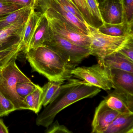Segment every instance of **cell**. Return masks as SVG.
Masks as SVG:
<instances>
[{"label":"cell","instance_id":"1","mask_svg":"<svg viewBox=\"0 0 133 133\" xmlns=\"http://www.w3.org/2000/svg\"><path fill=\"white\" fill-rule=\"evenodd\" d=\"M100 88L83 81L69 79L62 84L56 98L38 115L36 124L48 128L57 115L72 104L84 98H92L100 92Z\"/></svg>","mask_w":133,"mask_h":133},{"label":"cell","instance_id":"2","mask_svg":"<svg viewBox=\"0 0 133 133\" xmlns=\"http://www.w3.org/2000/svg\"><path fill=\"white\" fill-rule=\"evenodd\" d=\"M26 57L33 71L37 72L49 81L64 83L71 79L73 69L59 54L45 46L29 49Z\"/></svg>","mask_w":133,"mask_h":133},{"label":"cell","instance_id":"3","mask_svg":"<svg viewBox=\"0 0 133 133\" xmlns=\"http://www.w3.org/2000/svg\"><path fill=\"white\" fill-rule=\"evenodd\" d=\"M18 55H15L2 68L0 92L13 103L16 110L28 109L24 99L17 94L16 87L18 83L30 82L31 81L17 66L16 61Z\"/></svg>","mask_w":133,"mask_h":133},{"label":"cell","instance_id":"4","mask_svg":"<svg viewBox=\"0 0 133 133\" xmlns=\"http://www.w3.org/2000/svg\"><path fill=\"white\" fill-rule=\"evenodd\" d=\"M43 46H47L58 52L73 69L90 55L89 48L73 44L59 36L52 30L50 40L45 43Z\"/></svg>","mask_w":133,"mask_h":133},{"label":"cell","instance_id":"5","mask_svg":"<svg viewBox=\"0 0 133 133\" xmlns=\"http://www.w3.org/2000/svg\"><path fill=\"white\" fill-rule=\"evenodd\" d=\"M90 37L89 49L90 55L98 58L118 51L133 36L128 37H113L101 33L97 29L88 26Z\"/></svg>","mask_w":133,"mask_h":133},{"label":"cell","instance_id":"6","mask_svg":"<svg viewBox=\"0 0 133 133\" xmlns=\"http://www.w3.org/2000/svg\"><path fill=\"white\" fill-rule=\"evenodd\" d=\"M71 74L73 76L104 90L113 88L110 70L99 62L89 67L75 68L71 71Z\"/></svg>","mask_w":133,"mask_h":133},{"label":"cell","instance_id":"7","mask_svg":"<svg viewBox=\"0 0 133 133\" xmlns=\"http://www.w3.org/2000/svg\"><path fill=\"white\" fill-rule=\"evenodd\" d=\"M41 11L47 12L51 15L62 20L82 34L89 35L88 26L75 15L66 10L54 0H40L35 5Z\"/></svg>","mask_w":133,"mask_h":133},{"label":"cell","instance_id":"8","mask_svg":"<svg viewBox=\"0 0 133 133\" xmlns=\"http://www.w3.org/2000/svg\"><path fill=\"white\" fill-rule=\"evenodd\" d=\"M42 12L47 19L49 25L53 32L59 36L77 46L89 48L90 45V37L80 33L62 20L57 18L43 11Z\"/></svg>","mask_w":133,"mask_h":133},{"label":"cell","instance_id":"9","mask_svg":"<svg viewBox=\"0 0 133 133\" xmlns=\"http://www.w3.org/2000/svg\"><path fill=\"white\" fill-rule=\"evenodd\" d=\"M97 1L103 23L118 24L126 22L121 0H98Z\"/></svg>","mask_w":133,"mask_h":133},{"label":"cell","instance_id":"10","mask_svg":"<svg viewBox=\"0 0 133 133\" xmlns=\"http://www.w3.org/2000/svg\"><path fill=\"white\" fill-rule=\"evenodd\" d=\"M119 114L118 112L109 108L103 100L95 109L91 124V133H102Z\"/></svg>","mask_w":133,"mask_h":133},{"label":"cell","instance_id":"11","mask_svg":"<svg viewBox=\"0 0 133 133\" xmlns=\"http://www.w3.org/2000/svg\"><path fill=\"white\" fill-rule=\"evenodd\" d=\"M109 108L121 114H133V95L115 89L105 97Z\"/></svg>","mask_w":133,"mask_h":133},{"label":"cell","instance_id":"12","mask_svg":"<svg viewBox=\"0 0 133 133\" xmlns=\"http://www.w3.org/2000/svg\"><path fill=\"white\" fill-rule=\"evenodd\" d=\"M27 19L19 21L9 27L0 30V51L22 42L23 28Z\"/></svg>","mask_w":133,"mask_h":133},{"label":"cell","instance_id":"13","mask_svg":"<svg viewBox=\"0 0 133 133\" xmlns=\"http://www.w3.org/2000/svg\"><path fill=\"white\" fill-rule=\"evenodd\" d=\"M110 72L113 88L133 95V73L117 69Z\"/></svg>","mask_w":133,"mask_h":133},{"label":"cell","instance_id":"14","mask_svg":"<svg viewBox=\"0 0 133 133\" xmlns=\"http://www.w3.org/2000/svg\"><path fill=\"white\" fill-rule=\"evenodd\" d=\"M51 33V29L47 19L42 13L27 51L29 49L43 46L45 43L49 41Z\"/></svg>","mask_w":133,"mask_h":133},{"label":"cell","instance_id":"15","mask_svg":"<svg viewBox=\"0 0 133 133\" xmlns=\"http://www.w3.org/2000/svg\"><path fill=\"white\" fill-rule=\"evenodd\" d=\"M98 62L109 70H122L133 73V62L118 51L98 58Z\"/></svg>","mask_w":133,"mask_h":133},{"label":"cell","instance_id":"16","mask_svg":"<svg viewBox=\"0 0 133 133\" xmlns=\"http://www.w3.org/2000/svg\"><path fill=\"white\" fill-rule=\"evenodd\" d=\"M133 23L125 22L118 24L104 23L97 29L101 33L113 37H128L133 36Z\"/></svg>","mask_w":133,"mask_h":133},{"label":"cell","instance_id":"17","mask_svg":"<svg viewBox=\"0 0 133 133\" xmlns=\"http://www.w3.org/2000/svg\"><path fill=\"white\" fill-rule=\"evenodd\" d=\"M42 15V13L41 12L36 11L34 8H33L30 11L24 25L22 37V43L25 53L28 49L30 42Z\"/></svg>","mask_w":133,"mask_h":133},{"label":"cell","instance_id":"18","mask_svg":"<svg viewBox=\"0 0 133 133\" xmlns=\"http://www.w3.org/2000/svg\"><path fill=\"white\" fill-rule=\"evenodd\" d=\"M133 130V114H121L101 133H128Z\"/></svg>","mask_w":133,"mask_h":133},{"label":"cell","instance_id":"19","mask_svg":"<svg viewBox=\"0 0 133 133\" xmlns=\"http://www.w3.org/2000/svg\"><path fill=\"white\" fill-rule=\"evenodd\" d=\"M33 8H34L25 7L22 8L1 19L0 30L9 27L19 21L27 19Z\"/></svg>","mask_w":133,"mask_h":133},{"label":"cell","instance_id":"20","mask_svg":"<svg viewBox=\"0 0 133 133\" xmlns=\"http://www.w3.org/2000/svg\"><path fill=\"white\" fill-rule=\"evenodd\" d=\"M64 83L49 81L42 87V106L46 107L52 102L58 96L60 87Z\"/></svg>","mask_w":133,"mask_h":133},{"label":"cell","instance_id":"21","mask_svg":"<svg viewBox=\"0 0 133 133\" xmlns=\"http://www.w3.org/2000/svg\"><path fill=\"white\" fill-rule=\"evenodd\" d=\"M42 88L38 85L36 90L24 98L28 109L36 114L39 113L42 106Z\"/></svg>","mask_w":133,"mask_h":133},{"label":"cell","instance_id":"22","mask_svg":"<svg viewBox=\"0 0 133 133\" xmlns=\"http://www.w3.org/2000/svg\"><path fill=\"white\" fill-rule=\"evenodd\" d=\"M83 16L88 26L98 29L102 24L99 23L91 15L85 0H71Z\"/></svg>","mask_w":133,"mask_h":133},{"label":"cell","instance_id":"23","mask_svg":"<svg viewBox=\"0 0 133 133\" xmlns=\"http://www.w3.org/2000/svg\"><path fill=\"white\" fill-rule=\"evenodd\" d=\"M23 50L22 42L5 50L0 51V68L6 65L12 58Z\"/></svg>","mask_w":133,"mask_h":133},{"label":"cell","instance_id":"24","mask_svg":"<svg viewBox=\"0 0 133 133\" xmlns=\"http://www.w3.org/2000/svg\"><path fill=\"white\" fill-rule=\"evenodd\" d=\"M38 85L30 82L18 83L16 85V91L18 95L24 99L30 94L33 92Z\"/></svg>","mask_w":133,"mask_h":133},{"label":"cell","instance_id":"25","mask_svg":"<svg viewBox=\"0 0 133 133\" xmlns=\"http://www.w3.org/2000/svg\"><path fill=\"white\" fill-rule=\"evenodd\" d=\"M63 8L73 14L81 22L87 25L81 12L72 2L67 0H54ZM88 26V25H87Z\"/></svg>","mask_w":133,"mask_h":133},{"label":"cell","instance_id":"26","mask_svg":"<svg viewBox=\"0 0 133 133\" xmlns=\"http://www.w3.org/2000/svg\"><path fill=\"white\" fill-rule=\"evenodd\" d=\"M16 110L13 103L0 92V117L8 115Z\"/></svg>","mask_w":133,"mask_h":133},{"label":"cell","instance_id":"27","mask_svg":"<svg viewBox=\"0 0 133 133\" xmlns=\"http://www.w3.org/2000/svg\"><path fill=\"white\" fill-rule=\"evenodd\" d=\"M22 8H23L0 1V20L11 13Z\"/></svg>","mask_w":133,"mask_h":133},{"label":"cell","instance_id":"28","mask_svg":"<svg viewBox=\"0 0 133 133\" xmlns=\"http://www.w3.org/2000/svg\"><path fill=\"white\" fill-rule=\"evenodd\" d=\"M88 8L93 17L101 24L103 23L99 8L98 3L97 0H86Z\"/></svg>","mask_w":133,"mask_h":133},{"label":"cell","instance_id":"29","mask_svg":"<svg viewBox=\"0 0 133 133\" xmlns=\"http://www.w3.org/2000/svg\"><path fill=\"white\" fill-rule=\"evenodd\" d=\"M124 9L126 21L133 23V0H121Z\"/></svg>","mask_w":133,"mask_h":133},{"label":"cell","instance_id":"30","mask_svg":"<svg viewBox=\"0 0 133 133\" xmlns=\"http://www.w3.org/2000/svg\"><path fill=\"white\" fill-rule=\"evenodd\" d=\"M118 51L133 62V39H130Z\"/></svg>","mask_w":133,"mask_h":133},{"label":"cell","instance_id":"31","mask_svg":"<svg viewBox=\"0 0 133 133\" xmlns=\"http://www.w3.org/2000/svg\"><path fill=\"white\" fill-rule=\"evenodd\" d=\"M47 128L45 133H72L66 127L60 125L57 120Z\"/></svg>","mask_w":133,"mask_h":133},{"label":"cell","instance_id":"32","mask_svg":"<svg viewBox=\"0 0 133 133\" xmlns=\"http://www.w3.org/2000/svg\"><path fill=\"white\" fill-rule=\"evenodd\" d=\"M8 4L20 6L22 8H34L35 4L34 0H0Z\"/></svg>","mask_w":133,"mask_h":133},{"label":"cell","instance_id":"33","mask_svg":"<svg viewBox=\"0 0 133 133\" xmlns=\"http://www.w3.org/2000/svg\"><path fill=\"white\" fill-rule=\"evenodd\" d=\"M0 133H9L8 130L1 119H0Z\"/></svg>","mask_w":133,"mask_h":133},{"label":"cell","instance_id":"34","mask_svg":"<svg viewBox=\"0 0 133 133\" xmlns=\"http://www.w3.org/2000/svg\"><path fill=\"white\" fill-rule=\"evenodd\" d=\"M2 68H3V67L0 68V81H1V79L2 70Z\"/></svg>","mask_w":133,"mask_h":133},{"label":"cell","instance_id":"35","mask_svg":"<svg viewBox=\"0 0 133 133\" xmlns=\"http://www.w3.org/2000/svg\"><path fill=\"white\" fill-rule=\"evenodd\" d=\"M34 4H35V5L36 4V3H37L40 0H34ZM34 7H35V6H34Z\"/></svg>","mask_w":133,"mask_h":133},{"label":"cell","instance_id":"36","mask_svg":"<svg viewBox=\"0 0 133 133\" xmlns=\"http://www.w3.org/2000/svg\"><path fill=\"white\" fill-rule=\"evenodd\" d=\"M128 133H133V130H131Z\"/></svg>","mask_w":133,"mask_h":133},{"label":"cell","instance_id":"37","mask_svg":"<svg viewBox=\"0 0 133 133\" xmlns=\"http://www.w3.org/2000/svg\"><path fill=\"white\" fill-rule=\"evenodd\" d=\"M67 1H68L70 2H72V1H71V0H67ZM72 4H73V3H72Z\"/></svg>","mask_w":133,"mask_h":133},{"label":"cell","instance_id":"38","mask_svg":"<svg viewBox=\"0 0 133 133\" xmlns=\"http://www.w3.org/2000/svg\"><path fill=\"white\" fill-rule=\"evenodd\" d=\"M85 1H86V0H85Z\"/></svg>","mask_w":133,"mask_h":133}]
</instances>
